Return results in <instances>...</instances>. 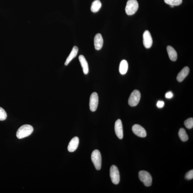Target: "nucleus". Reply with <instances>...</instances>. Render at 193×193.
<instances>
[{"label":"nucleus","instance_id":"f257e3e1","mask_svg":"<svg viewBox=\"0 0 193 193\" xmlns=\"http://www.w3.org/2000/svg\"><path fill=\"white\" fill-rule=\"evenodd\" d=\"M33 131L32 126L29 125H25L21 126L17 130L16 136L19 139L25 138L30 135Z\"/></svg>","mask_w":193,"mask_h":193},{"label":"nucleus","instance_id":"f03ea898","mask_svg":"<svg viewBox=\"0 0 193 193\" xmlns=\"http://www.w3.org/2000/svg\"><path fill=\"white\" fill-rule=\"evenodd\" d=\"M138 8V3L137 0H128L127 1L125 11L129 15H134Z\"/></svg>","mask_w":193,"mask_h":193},{"label":"nucleus","instance_id":"7ed1b4c3","mask_svg":"<svg viewBox=\"0 0 193 193\" xmlns=\"http://www.w3.org/2000/svg\"><path fill=\"white\" fill-rule=\"evenodd\" d=\"M91 159L96 170H100L102 166V158L100 151L97 150L93 151L91 155Z\"/></svg>","mask_w":193,"mask_h":193},{"label":"nucleus","instance_id":"20e7f679","mask_svg":"<svg viewBox=\"0 0 193 193\" xmlns=\"http://www.w3.org/2000/svg\"><path fill=\"white\" fill-rule=\"evenodd\" d=\"M138 176L141 181L144 183L145 186L149 187L152 185V176L148 172L145 171H140L139 173Z\"/></svg>","mask_w":193,"mask_h":193},{"label":"nucleus","instance_id":"39448f33","mask_svg":"<svg viewBox=\"0 0 193 193\" xmlns=\"http://www.w3.org/2000/svg\"><path fill=\"white\" fill-rule=\"evenodd\" d=\"M141 93L138 90L133 91L128 99V104L131 107H135L138 104L141 99Z\"/></svg>","mask_w":193,"mask_h":193},{"label":"nucleus","instance_id":"423d86ee","mask_svg":"<svg viewBox=\"0 0 193 193\" xmlns=\"http://www.w3.org/2000/svg\"><path fill=\"white\" fill-rule=\"evenodd\" d=\"M110 176L113 184L117 185L119 184L120 182V175L118 169L115 165H112L111 167Z\"/></svg>","mask_w":193,"mask_h":193},{"label":"nucleus","instance_id":"0eeeda50","mask_svg":"<svg viewBox=\"0 0 193 193\" xmlns=\"http://www.w3.org/2000/svg\"><path fill=\"white\" fill-rule=\"evenodd\" d=\"M98 104V96L96 92H93L91 94L89 100V107L92 112H95L97 110Z\"/></svg>","mask_w":193,"mask_h":193},{"label":"nucleus","instance_id":"6e6552de","mask_svg":"<svg viewBox=\"0 0 193 193\" xmlns=\"http://www.w3.org/2000/svg\"><path fill=\"white\" fill-rule=\"evenodd\" d=\"M132 130L133 132L136 136L139 137H144L147 136L146 130L142 126L138 124H135L132 126Z\"/></svg>","mask_w":193,"mask_h":193},{"label":"nucleus","instance_id":"1a4fd4ad","mask_svg":"<svg viewBox=\"0 0 193 193\" xmlns=\"http://www.w3.org/2000/svg\"><path fill=\"white\" fill-rule=\"evenodd\" d=\"M143 43L146 48H150L152 46L153 41L150 32L148 30L145 31L143 34Z\"/></svg>","mask_w":193,"mask_h":193},{"label":"nucleus","instance_id":"9d476101","mask_svg":"<svg viewBox=\"0 0 193 193\" xmlns=\"http://www.w3.org/2000/svg\"><path fill=\"white\" fill-rule=\"evenodd\" d=\"M115 130L117 137L119 139H122L123 137V133L122 124L121 119H117L115 122Z\"/></svg>","mask_w":193,"mask_h":193},{"label":"nucleus","instance_id":"9b49d317","mask_svg":"<svg viewBox=\"0 0 193 193\" xmlns=\"http://www.w3.org/2000/svg\"><path fill=\"white\" fill-rule=\"evenodd\" d=\"M79 143V139L78 137H75L72 139L68 147V150L69 152H72L76 150L78 146Z\"/></svg>","mask_w":193,"mask_h":193},{"label":"nucleus","instance_id":"f8f14e48","mask_svg":"<svg viewBox=\"0 0 193 193\" xmlns=\"http://www.w3.org/2000/svg\"><path fill=\"white\" fill-rule=\"evenodd\" d=\"M103 40L102 35L100 33L97 34L94 38V45L95 49L99 50L102 48Z\"/></svg>","mask_w":193,"mask_h":193},{"label":"nucleus","instance_id":"ddd939ff","mask_svg":"<svg viewBox=\"0 0 193 193\" xmlns=\"http://www.w3.org/2000/svg\"><path fill=\"white\" fill-rule=\"evenodd\" d=\"M79 60L81 66L82 68L83 73L85 75L88 74L89 72L88 65L85 58L83 55H81L79 57Z\"/></svg>","mask_w":193,"mask_h":193},{"label":"nucleus","instance_id":"4468645a","mask_svg":"<svg viewBox=\"0 0 193 193\" xmlns=\"http://www.w3.org/2000/svg\"><path fill=\"white\" fill-rule=\"evenodd\" d=\"M190 69L188 67H185L179 73L177 77V79L179 82H181L188 76L189 73Z\"/></svg>","mask_w":193,"mask_h":193},{"label":"nucleus","instance_id":"2eb2a0df","mask_svg":"<svg viewBox=\"0 0 193 193\" xmlns=\"http://www.w3.org/2000/svg\"><path fill=\"white\" fill-rule=\"evenodd\" d=\"M78 48L76 46L73 47L72 50L70 55L67 57L66 61L65 62V65H67L71 62L72 60L76 56L78 53Z\"/></svg>","mask_w":193,"mask_h":193},{"label":"nucleus","instance_id":"dca6fc26","mask_svg":"<svg viewBox=\"0 0 193 193\" xmlns=\"http://www.w3.org/2000/svg\"><path fill=\"white\" fill-rule=\"evenodd\" d=\"M167 49L169 58L171 60L173 61H176L178 58V54L175 50L171 46H168Z\"/></svg>","mask_w":193,"mask_h":193},{"label":"nucleus","instance_id":"f3484780","mask_svg":"<svg viewBox=\"0 0 193 193\" xmlns=\"http://www.w3.org/2000/svg\"><path fill=\"white\" fill-rule=\"evenodd\" d=\"M128 69V62L126 60L121 61L119 65V71L121 75L126 74Z\"/></svg>","mask_w":193,"mask_h":193},{"label":"nucleus","instance_id":"a211bd4d","mask_svg":"<svg viewBox=\"0 0 193 193\" xmlns=\"http://www.w3.org/2000/svg\"><path fill=\"white\" fill-rule=\"evenodd\" d=\"M101 6L102 4L99 0H95L92 4L91 8V11L93 13L97 12L101 8Z\"/></svg>","mask_w":193,"mask_h":193},{"label":"nucleus","instance_id":"6ab92c4d","mask_svg":"<svg viewBox=\"0 0 193 193\" xmlns=\"http://www.w3.org/2000/svg\"><path fill=\"white\" fill-rule=\"evenodd\" d=\"M178 135L181 140L183 142H186L188 140V135L187 134L186 130L184 128H181L180 129L178 132Z\"/></svg>","mask_w":193,"mask_h":193},{"label":"nucleus","instance_id":"aec40b11","mask_svg":"<svg viewBox=\"0 0 193 193\" xmlns=\"http://www.w3.org/2000/svg\"><path fill=\"white\" fill-rule=\"evenodd\" d=\"M165 3L170 5L178 6L182 3V0H164Z\"/></svg>","mask_w":193,"mask_h":193},{"label":"nucleus","instance_id":"412c9836","mask_svg":"<svg viewBox=\"0 0 193 193\" xmlns=\"http://www.w3.org/2000/svg\"><path fill=\"white\" fill-rule=\"evenodd\" d=\"M184 125L187 128L189 129L192 128L193 127V118H190L187 119L185 121Z\"/></svg>","mask_w":193,"mask_h":193},{"label":"nucleus","instance_id":"4be33fe9","mask_svg":"<svg viewBox=\"0 0 193 193\" xmlns=\"http://www.w3.org/2000/svg\"><path fill=\"white\" fill-rule=\"evenodd\" d=\"M7 117V114L5 111L2 108L0 107V121L5 120Z\"/></svg>","mask_w":193,"mask_h":193},{"label":"nucleus","instance_id":"5701e85b","mask_svg":"<svg viewBox=\"0 0 193 193\" xmlns=\"http://www.w3.org/2000/svg\"><path fill=\"white\" fill-rule=\"evenodd\" d=\"M185 178L187 180H190L193 178V170H191L189 171H188L185 175Z\"/></svg>","mask_w":193,"mask_h":193},{"label":"nucleus","instance_id":"b1692460","mask_svg":"<svg viewBox=\"0 0 193 193\" xmlns=\"http://www.w3.org/2000/svg\"><path fill=\"white\" fill-rule=\"evenodd\" d=\"M165 103L164 101H159L157 103V106L158 108H162L164 107Z\"/></svg>","mask_w":193,"mask_h":193},{"label":"nucleus","instance_id":"393cba45","mask_svg":"<svg viewBox=\"0 0 193 193\" xmlns=\"http://www.w3.org/2000/svg\"><path fill=\"white\" fill-rule=\"evenodd\" d=\"M173 96V93L169 91L167 92L166 95H165V97L167 98L170 99L172 98Z\"/></svg>","mask_w":193,"mask_h":193}]
</instances>
